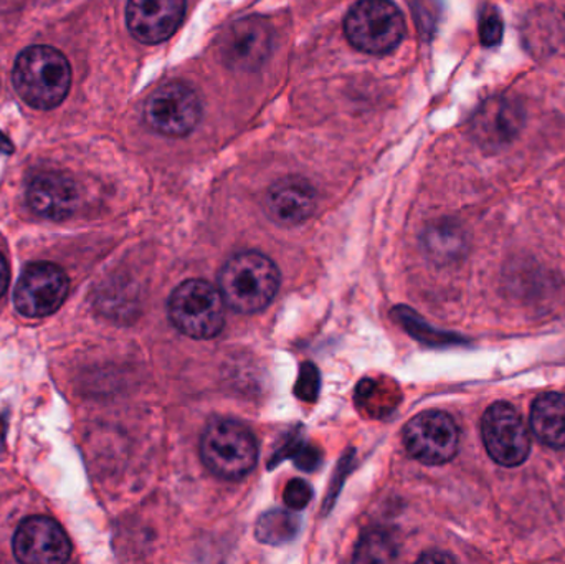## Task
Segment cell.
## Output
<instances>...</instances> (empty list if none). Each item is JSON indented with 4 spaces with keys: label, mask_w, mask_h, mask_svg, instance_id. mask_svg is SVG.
Here are the masks:
<instances>
[{
    "label": "cell",
    "mask_w": 565,
    "mask_h": 564,
    "mask_svg": "<svg viewBox=\"0 0 565 564\" xmlns=\"http://www.w3.org/2000/svg\"><path fill=\"white\" fill-rule=\"evenodd\" d=\"M280 288V270L260 252H241L228 258L218 274V290L237 313H258L274 301Z\"/></svg>",
    "instance_id": "1"
},
{
    "label": "cell",
    "mask_w": 565,
    "mask_h": 564,
    "mask_svg": "<svg viewBox=\"0 0 565 564\" xmlns=\"http://www.w3.org/2000/svg\"><path fill=\"white\" fill-rule=\"evenodd\" d=\"M12 82L26 105L52 109L68 95L72 68L60 50L46 45L29 46L17 56Z\"/></svg>",
    "instance_id": "2"
},
{
    "label": "cell",
    "mask_w": 565,
    "mask_h": 564,
    "mask_svg": "<svg viewBox=\"0 0 565 564\" xmlns=\"http://www.w3.org/2000/svg\"><path fill=\"white\" fill-rule=\"evenodd\" d=\"M205 467L222 480H241L257 466L258 444L245 424L234 419H215L201 440Z\"/></svg>",
    "instance_id": "3"
},
{
    "label": "cell",
    "mask_w": 565,
    "mask_h": 564,
    "mask_svg": "<svg viewBox=\"0 0 565 564\" xmlns=\"http://www.w3.org/2000/svg\"><path fill=\"white\" fill-rule=\"evenodd\" d=\"M225 304L218 287L205 280H188L179 285L169 298L171 323L185 337L211 340L225 327Z\"/></svg>",
    "instance_id": "4"
},
{
    "label": "cell",
    "mask_w": 565,
    "mask_h": 564,
    "mask_svg": "<svg viewBox=\"0 0 565 564\" xmlns=\"http://www.w3.org/2000/svg\"><path fill=\"white\" fill-rule=\"evenodd\" d=\"M349 43L369 55H385L401 45L405 19L392 0H359L344 20Z\"/></svg>",
    "instance_id": "5"
},
{
    "label": "cell",
    "mask_w": 565,
    "mask_h": 564,
    "mask_svg": "<svg viewBox=\"0 0 565 564\" xmlns=\"http://www.w3.org/2000/svg\"><path fill=\"white\" fill-rule=\"evenodd\" d=\"M404 446L418 462L441 466L457 456L460 429L447 413L425 411L405 426Z\"/></svg>",
    "instance_id": "6"
},
{
    "label": "cell",
    "mask_w": 565,
    "mask_h": 564,
    "mask_svg": "<svg viewBox=\"0 0 565 564\" xmlns=\"http://www.w3.org/2000/svg\"><path fill=\"white\" fill-rule=\"evenodd\" d=\"M274 40V26L265 17H245L235 20L222 33L217 43L218 56L231 70L255 72L270 56Z\"/></svg>",
    "instance_id": "7"
},
{
    "label": "cell",
    "mask_w": 565,
    "mask_h": 564,
    "mask_svg": "<svg viewBox=\"0 0 565 564\" xmlns=\"http://www.w3.org/2000/svg\"><path fill=\"white\" fill-rule=\"evenodd\" d=\"M198 93L182 82L166 83L151 93L145 105V119L156 132L172 138L189 135L201 119Z\"/></svg>",
    "instance_id": "8"
},
{
    "label": "cell",
    "mask_w": 565,
    "mask_h": 564,
    "mask_svg": "<svg viewBox=\"0 0 565 564\" xmlns=\"http://www.w3.org/2000/svg\"><path fill=\"white\" fill-rule=\"evenodd\" d=\"M481 434L488 454L500 466H521L530 456V430L520 411L511 404H493L484 413Z\"/></svg>",
    "instance_id": "9"
},
{
    "label": "cell",
    "mask_w": 565,
    "mask_h": 564,
    "mask_svg": "<svg viewBox=\"0 0 565 564\" xmlns=\"http://www.w3.org/2000/svg\"><path fill=\"white\" fill-rule=\"evenodd\" d=\"M68 295V277L55 264H32L23 270L13 291L19 313L29 318L55 313Z\"/></svg>",
    "instance_id": "10"
},
{
    "label": "cell",
    "mask_w": 565,
    "mask_h": 564,
    "mask_svg": "<svg viewBox=\"0 0 565 564\" xmlns=\"http://www.w3.org/2000/svg\"><path fill=\"white\" fill-rule=\"evenodd\" d=\"M13 553L19 562L26 564L65 563L72 555V543L55 520L30 517L17 529Z\"/></svg>",
    "instance_id": "11"
},
{
    "label": "cell",
    "mask_w": 565,
    "mask_h": 564,
    "mask_svg": "<svg viewBox=\"0 0 565 564\" xmlns=\"http://www.w3.org/2000/svg\"><path fill=\"white\" fill-rule=\"evenodd\" d=\"M185 0H129L126 22L129 32L142 43L171 39L185 17Z\"/></svg>",
    "instance_id": "12"
},
{
    "label": "cell",
    "mask_w": 565,
    "mask_h": 564,
    "mask_svg": "<svg viewBox=\"0 0 565 564\" xmlns=\"http://www.w3.org/2000/svg\"><path fill=\"white\" fill-rule=\"evenodd\" d=\"M26 204L40 217L65 221L76 211L78 188L63 172H40L29 182Z\"/></svg>",
    "instance_id": "13"
},
{
    "label": "cell",
    "mask_w": 565,
    "mask_h": 564,
    "mask_svg": "<svg viewBox=\"0 0 565 564\" xmlns=\"http://www.w3.org/2000/svg\"><path fill=\"white\" fill-rule=\"evenodd\" d=\"M318 194L306 179L285 178L275 182L265 199L268 217L282 227H295L315 214Z\"/></svg>",
    "instance_id": "14"
},
{
    "label": "cell",
    "mask_w": 565,
    "mask_h": 564,
    "mask_svg": "<svg viewBox=\"0 0 565 564\" xmlns=\"http://www.w3.org/2000/svg\"><path fill=\"white\" fill-rule=\"evenodd\" d=\"M523 126V109L513 99L493 98L484 103L475 118L478 141L490 148L510 142Z\"/></svg>",
    "instance_id": "15"
},
{
    "label": "cell",
    "mask_w": 565,
    "mask_h": 564,
    "mask_svg": "<svg viewBox=\"0 0 565 564\" xmlns=\"http://www.w3.org/2000/svg\"><path fill=\"white\" fill-rule=\"evenodd\" d=\"M531 427L541 443L553 449H565V394L546 393L534 401Z\"/></svg>",
    "instance_id": "16"
},
{
    "label": "cell",
    "mask_w": 565,
    "mask_h": 564,
    "mask_svg": "<svg viewBox=\"0 0 565 564\" xmlns=\"http://www.w3.org/2000/svg\"><path fill=\"white\" fill-rule=\"evenodd\" d=\"M299 523L295 510H270L258 519L255 535L265 545H285L298 535Z\"/></svg>",
    "instance_id": "17"
},
{
    "label": "cell",
    "mask_w": 565,
    "mask_h": 564,
    "mask_svg": "<svg viewBox=\"0 0 565 564\" xmlns=\"http://www.w3.org/2000/svg\"><path fill=\"white\" fill-rule=\"evenodd\" d=\"M395 549L391 540L382 533L374 532L364 536L355 553V562H391L394 560Z\"/></svg>",
    "instance_id": "18"
},
{
    "label": "cell",
    "mask_w": 565,
    "mask_h": 564,
    "mask_svg": "<svg viewBox=\"0 0 565 564\" xmlns=\"http://www.w3.org/2000/svg\"><path fill=\"white\" fill-rule=\"evenodd\" d=\"M312 499V490L305 480H291L285 489V503L289 510L305 509Z\"/></svg>",
    "instance_id": "19"
},
{
    "label": "cell",
    "mask_w": 565,
    "mask_h": 564,
    "mask_svg": "<svg viewBox=\"0 0 565 564\" xmlns=\"http://www.w3.org/2000/svg\"><path fill=\"white\" fill-rule=\"evenodd\" d=\"M296 396L302 401H315L319 391V373L312 364H305L295 387Z\"/></svg>",
    "instance_id": "20"
},
{
    "label": "cell",
    "mask_w": 565,
    "mask_h": 564,
    "mask_svg": "<svg viewBox=\"0 0 565 564\" xmlns=\"http://www.w3.org/2000/svg\"><path fill=\"white\" fill-rule=\"evenodd\" d=\"M480 36L484 45H497L503 36V20L497 10L483 13L480 22Z\"/></svg>",
    "instance_id": "21"
},
{
    "label": "cell",
    "mask_w": 565,
    "mask_h": 564,
    "mask_svg": "<svg viewBox=\"0 0 565 564\" xmlns=\"http://www.w3.org/2000/svg\"><path fill=\"white\" fill-rule=\"evenodd\" d=\"M296 464H298L299 469L302 470H315L316 467L319 466V454L318 450L312 449V447H301L296 454Z\"/></svg>",
    "instance_id": "22"
},
{
    "label": "cell",
    "mask_w": 565,
    "mask_h": 564,
    "mask_svg": "<svg viewBox=\"0 0 565 564\" xmlns=\"http://www.w3.org/2000/svg\"><path fill=\"white\" fill-rule=\"evenodd\" d=\"M9 281H10V270H9V264H7L6 258H3V255L0 254V298L3 297V294H6L7 288H9Z\"/></svg>",
    "instance_id": "23"
},
{
    "label": "cell",
    "mask_w": 565,
    "mask_h": 564,
    "mask_svg": "<svg viewBox=\"0 0 565 564\" xmlns=\"http://www.w3.org/2000/svg\"><path fill=\"white\" fill-rule=\"evenodd\" d=\"M424 562H434V560H441V562H448L451 560L450 556H424Z\"/></svg>",
    "instance_id": "24"
}]
</instances>
